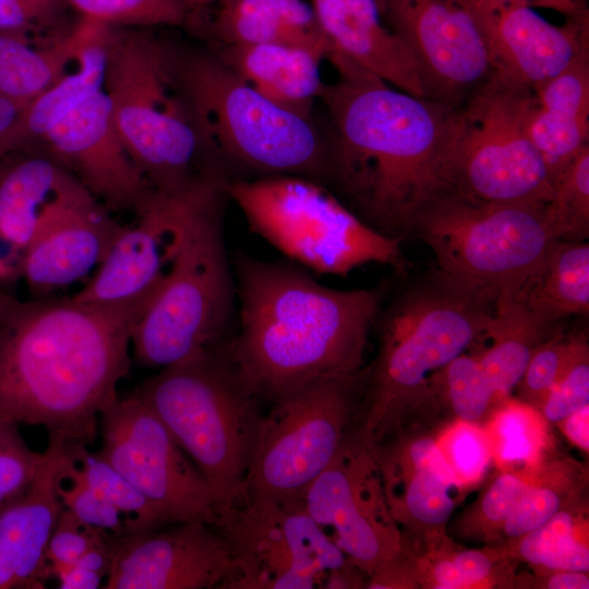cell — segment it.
Returning a JSON list of instances; mask_svg holds the SVG:
<instances>
[{"label":"cell","instance_id":"6","mask_svg":"<svg viewBox=\"0 0 589 589\" xmlns=\"http://www.w3.org/2000/svg\"><path fill=\"white\" fill-rule=\"evenodd\" d=\"M175 67L202 145L229 181L300 176L324 184L327 140L312 118L263 96L212 49L175 45Z\"/></svg>","mask_w":589,"mask_h":589},{"label":"cell","instance_id":"24","mask_svg":"<svg viewBox=\"0 0 589 589\" xmlns=\"http://www.w3.org/2000/svg\"><path fill=\"white\" fill-rule=\"evenodd\" d=\"M333 57L344 58L389 85L428 98L417 60L392 32L375 0H311Z\"/></svg>","mask_w":589,"mask_h":589},{"label":"cell","instance_id":"25","mask_svg":"<svg viewBox=\"0 0 589 589\" xmlns=\"http://www.w3.org/2000/svg\"><path fill=\"white\" fill-rule=\"evenodd\" d=\"M85 20L86 34L76 55V71L64 74L19 113L0 141V159L14 153L40 151L50 130L103 89L109 26Z\"/></svg>","mask_w":589,"mask_h":589},{"label":"cell","instance_id":"22","mask_svg":"<svg viewBox=\"0 0 589 589\" xmlns=\"http://www.w3.org/2000/svg\"><path fill=\"white\" fill-rule=\"evenodd\" d=\"M190 193L154 192L135 226H124L89 281L74 300L96 305L146 310L176 252Z\"/></svg>","mask_w":589,"mask_h":589},{"label":"cell","instance_id":"39","mask_svg":"<svg viewBox=\"0 0 589 589\" xmlns=\"http://www.w3.org/2000/svg\"><path fill=\"white\" fill-rule=\"evenodd\" d=\"M58 494L64 508L80 521L117 538L128 534L123 515L85 481L65 445Z\"/></svg>","mask_w":589,"mask_h":589},{"label":"cell","instance_id":"10","mask_svg":"<svg viewBox=\"0 0 589 589\" xmlns=\"http://www.w3.org/2000/svg\"><path fill=\"white\" fill-rule=\"evenodd\" d=\"M533 92L489 79L450 112L446 191L491 203L545 205L554 180L527 131Z\"/></svg>","mask_w":589,"mask_h":589},{"label":"cell","instance_id":"17","mask_svg":"<svg viewBox=\"0 0 589 589\" xmlns=\"http://www.w3.org/2000/svg\"><path fill=\"white\" fill-rule=\"evenodd\" d=\"M385 496L401 541L416 552L445 536L459 483L435 434L423 424H400L374 444Z\"/></svg>","mask_w":589,"mask_h":589},{"label":"cell","instance_id":"19","mask_svg":"<svg viewBox=\"0 0 589 589\" xmlns=\"http://www.w3.org/2000/svg\"><path fill=\"white\" fill-rule=\"evenodd\" d=\"M233 562L214 526L183 521L118 538L104 589L221 588Z\"/></svg>","mask_w":589,"mask_h":589},{"label":"cell","instance_id":"9","mask_svg":"<svg viewBox=\"0 0 589 589\" xmlns=\"http://www.w3.org/2000/svg\"><path fill=\"white\" fill-rule=\"evenodd\" d=\"M227 191L252 232L309 272L347 276L369 263L406 269L401 242L366 225L316 180L239 179Z\"/></svg>","mask_w":589,"mask_h":589},{"label":"cell","instance_id":"23","mask_svg":"<svg viewBox=\"0 0 589 589\" xmlns=\"http://www.w3.org/2000/svg\"><path fill=\"white\" fill-rule=\"evenodd\" d=\"M47 458L29 489L0 509V589H44L52 578L47 551L64 506L58 494L64 443L48 437Z\"/></svg>","mask_w":589,"mask_h":589},{"label":"cell","instance_id":"15","mask_svg":"<svg viewBox=\"0 0 589 589\" xmlns=\"http://www.w3.org/2000/svg\"><path fill=\"white\" fill-rule=\"evenodd\" d=\"M303 501L323 532L368 576L401 549L374 444L361 426L306 488Z\"/></svg>","mask_w":589,"mask_h":589},{"label":"cell","instance_id":"45","mask_svg":"<svg viewBox=\"0 0 589 589\" xmlns=\"http://www.w3.org/2000/svg\"><path fill=\"white\" fill-rule=\"evenodd\" d=\"M450 555L466 588L514 587L513 558L504 543L483 549H459L453 543Z\"/></svg>","mask_w":589,"mask_h":589},{"label":"cell","instance_id":"40","mask_svg":"<svg viewBox=\"0 0 589 589\" xmlns=\"http://www.w3.org/2000/svg\"><path fill=\"white\" fill-rule=\"evenodd\" d=\"M586 532H588L587 503H584L565 508L540 527L503 543L513 560H521L532 569H537L553 553Z\"/></svg>","mask_w":589,"mask_h":589},{"label":"cell","instance_id":"37","mask_svg":"<svg viewBox=\"0 0 589 589\" xmlns=\"http://www.w3.org/2000/svg\"><path fill=\"white\" fill-rule=\"evenodd\" d=\"M526 125L529 139L542 156L553 180L589 145V118L541 107L534 95Z\"/></svg>","mask_w":589,"mask_h":589},{"label":"cell","instance_id":"36","mask_svg":"<svg viewBox=\"0 0 589 589\" xmlns=\"http://www.w3.org/2000/svg\"><path fill=\"white\" fill-rule=\"evenodd\" d=\"M549 229L555 240L586 241L589 236V145L555 178L545 205Z\"/></svg>","mask_w":589,"mask_h":589},{"label":"cell","instance_id":"44","mask_svg":"<svg viewBox=\"0 0 589 589\" xmlns=\"http://www.w3.org/2000/svg\"><path fill=\"white\" fill-rule=\"evenodd\" d=\"M572 334L560 329L545 338L532 352L518 381L517 400L539 412L566 363Z\"/></svg>","mask_w":589,"mask_h":589},{"label":"cell","instance_id":"13","mask_svg":"<svg viewBox=\"0 0 589 589\" xmlns=\"http://www.w3.org/2000/svg\"><path fill=\"white\" fill-rule=\"evenodd\" d=\"M233 569L223 589L321 588L347 560L309 514L302 496H252L220 515Z\"/></svg>","mask_w":589,"mask_h":589},{"label":"cell","instance_id":"33","mask_svg":"<svg viewBox=\"0 0 589 589\" xmlns=\"http://www.w3.org/2000/svg\"><path fill=\"white\" fill-rule=\"evenodd\" d=\"M558 329L540 323L514 301L498 306L485 338L490 344L474 354L500 404L515 389L534 349Z\"/></svg>","mask_w":589,"mask_h":589},{"label":"cell","instance_id":"38","mask_svg":"<svg viewBox=\"0 0 589 589\" xmlns=\"http://www.w3.org/2000/svg\"><path fill=\"white\" fill-rule=\"evenodd\" d=\"M530 478V465L498 473L456 521L459 536L486 544L501 542L503 525Z\"/></svg>","mask_w":589,"mask_h":589},{"label":"cell","instance_id":"43","mask_svg":"<svg viewBox=\"0 0 589 589\" xmlns=\"http://www.w3.org/2000/svg\"><path fill=\"white\" fill-rule=\"evenodd\" d=\"M498 411L493 412L495 420L493 423L496 452L504 461H527L533 464L541 456L540 429L533 417L537 410L517 400L509 401L508 398L498 406Z\"/></svg>","mask_w":589,"mask_h":589},{"label":"cell","instance_id":"4","mask_svg":"<svg viewBox=\"0 0 589 589\" xmlns=\"http://www.w3.org/2000/svg\"><path fill=\"white\" fill-rule=\"evenodd\" d=\"M498 294L430 268L406 277L373 323L377 352L361 371L362 431L373 443L407 421L428 377L486 338Z\"/></svg>","mask_w":589,"mask_h":589},{"label":"cell","instance_id":"34","mask_svg":"<svg viewBox=\"0 0 589 589\" xmlns=\"http://www.w3.org/2000/svg\"><path fill=\"white\" fill-rule=\"evenodd\" d=\"M85 481L125 518L128 534L175 524L157 504L145 496L113 467L91 453L87 446L64 443Z\"/></svg>","mask_w":589,"mask_h":589},{"label":"cell","instance_id":"52","mask_svg":"<svg viewBox=\"0 0 589 589\" xmlns=\"http://www.w3.org/2000/svg\"><path fill=\"white\" fill-rule=\"evenodd\" d=\"M52 578H57L61 589H96L103 588L105 578L97 573L77 564L59 566L51 569Z\"/></svg>","mask_w":589,"mask_h":589},{"label":"cell","instance_id":"30","mask_svg":"<svg viewBox=\"0 0 589 589\" xmlns=\"http://www.w3.org/2000/svg\"><path fill=\"white\" fill-rule=\"evenodd\" d=\"M86 27L82 17L71 32L41 47L31 38L0 33V97L25 108L57 83L76 59Z\"/></svg>","mask_w":589,"mask_h":589},{"label":"cell","instance_id":"20","mask_svg":"<svg viewBox=\"0 0 589 589\" xmlns=\"http://www.w3.org/2000/svg\"><path fill=\"white\" fill-rule=\"evenodd\" d=\"M484 36L489 79L533 91L589 52V13L550 23L532 7L494 0H461Z\"/></svg>","mask_w":589,"mask_h":589},{"label":"cell","instance_id":"3","mask_svg":"<svg viewBox=\"0 0 589 589\" xmlns=\"http://www.w3.org/2000/svg\"><path fill=\"white\" fill-rule=\"evenodd\" d=\"M232 268L239 329L227 348L261 401L363 369L387 286L336 289L291 261L247 254L237 255Z\"/></svg>","mask_w":589,"mask_h":589},{"label":"cell","instance_id":"16","mask_svg":"<svg viewBox=\"0 0 589 589\" xmlns=\"http://www.w3.org/2000/svg\"><path fill=\"white\" fill-rule=\"evenodd\" d=\"M386 26L417 60L428 96L457 106L489 80L484 36L461 0H375Z\"/></svg>","mask_w":589,"mask_h":589},{"label":"cell","instance_id":"49","mask_svg":"<svg viewBox=\"0 0 589 589\" xmlns=\"http://www.w3.org/2000/svg\"><path fill=\"white\" fill-rule=\"evenodd\" d=\"M368 589H414L420 588L416 553L401 543L394 556L380 562L369 574Z\"/></svg>","mask_w":589,"mask_h":589},{"label":"cell","instance_id":"55","mask_svg":"<svg viewBox=\"0 0 589 589\" xmlns=\"http://www.w3.org/2000/svg\"><path fill=\"white\" fill-rule=\"evenodd\" d=\"M541 8L552 9L565 17L588 13L585 0H540Z\"/></svg>","mask_w":589,"mask_h":589},{"label":"cell","instance_id":"18","mask_svg":"<svg viewBox=\"0 0 589 589\" xmlns=\"http://www.w3.org/2000/svg\"><path fill=\"white\" fill-rule=\"evenodd\" d=\"M123 227L71 173L24 252L22 277L29 291L45 298L85 277L103 262Z\"/></svg>","mask_w":589,"mask_h":589},{"label":"cell","instance_id":"27","mask_svg":"<svg viewBox=\"0 0 589 589\" xmlns=\"http://www.w3.org/2000/svg\"><path fill=\"white\" fill-rule=\"evenodd\" d=\"M215 45L278 44L328 59L333 48L311 3L303 0H230L205 22Z\"/></svg>","mask_w":589,"mask_h":589},{"label":"cell","instance_id":"32","mask_svg":"<svg viewBox=\"0 0 589 589\" xmlns=\"http://www.w3.org/2000/svg\"><path fill=\"white\" fill-rule=\"evenodd\" d=\"M587 470L570 457H540L530 464L529 481L503 525L501 542L530 532L565 508L587 503Z\"/></svg>","mask_w":589,"mask_h":589},{"label":"cell","instance_id":"51","mask_svg":"<svg viewBox=\"0 0 589 589\" xmlns=\"http://www.w3.org/2000/svg\"><path fill=\"white\" fill-rule=\"evenodd\" d=\"M534 578L526 580L516 577L514 587L542 588V589H588L589 577L587 572H534Z\"/></svg>","mask_w":589,"mask_h":589},{"label":"cell","instance_id":"53","mask_svg":"<svg viewBox=\"0 0 589 589\" xmlns=\"http://www.w3.org/2000/svg\"><path fill=\"white\" fill-rule=\"evenodd\" d=\"M368 574L350 560L326 573L321 588H365Z\"/></svg>","mask_w":589,"mask_h":589},{"label":"cell","instance_id":"7","mask_svg":"<svg viewBox=\"0 0 589 589\" xmlns=\"http://www.w3.org/2000/svg\"><path fill=\"white\" fill-rule=\"evenodd\" d=\"M227 339L161 368L133 390L201 471L218 517L242 498L263 418Z\"/></svg>","mask_w":589,"mask_h":589},{"label":"cell","instance_id":"56","mask_svg":"<svg viewBox=\"0 0 589 589\" xmlns=\"http://www.w3.org/2000/svg\"><path fill=\"white\" fill-rule=\"evenodd\" d=\"M23 109L22 106L0 97V141Z\"/></svg>","mask_w":589,"mask_h":589},{"label":"cell","instance_id":"28","mask_svg":"<svg viewBox=\"0 0 589 589\" xmlns=\"http://www.w3.org/2000/svg\"><path fill=\"white\" fill-rule=\"evenodd\" d=\"M71 172L44 151L0 159V241L24 253Z\"/></svg>","mask_w":589,"mask_h":589},{"label":"cell","instance_id":"21","mask_svg":"<svg viewBox=\"0 0 589 589\" xmlns=\"http://www.w3.org/2000/svg\"><path fill=\"white\" fill-rule=\"evenodd\" d=\"M40 151L60 163L110 212L130 211L137 216L154 194L115 127L104 88L50 130Z\"/></svg>","mask_w":589,"mask_h":589},{"label":"cell","instance_id":"42","mask_svg":"<svg viewBox=\"0 0 589 589\" xmlns=\"http://www.w3.org/2000/svg\"><path fill=\"white\" fill-rule=\"evenodd\" d=\"M46 458V450L27 445L19 424L0 417V509L29 489Z\"/></svg>","mask_w":589,"mask_h":589},{"label":"cell","instance_id":"12","mask_svg":"<svg viewBox=\"0 0 589 589\" xmlns=\"http://www.w3.org/2000/svg\"><path fill=\"white\" fill-rule=\"evenodd\" d=\"M361 371L317 380L272 402L260 424L241 501L303 495L362 426Z\"/></svg>","mask_w":589,"mask_h":589},{"label":"cell","instance_id":"31","mask_svg":"<svg viewBox=\"0 0 589 589\" xmlns=\"http://www.w3.org/2000/svg\"><path fill=\"white\" fill-rule=\"evenodd\" d=\"M498 405L477 356L465 352L428 377L407 421L429 426L433 417H445L477 425Z\"/></svg>","mask_w":589,"mask_h":589},{"label":"cell","instance_id":"41","mask_svg":"<svg viewBox=\"0 0 589 589\" xmlns=\"http://www.w3.org/2000/svg\"><path fill=\"white\" fill-rule=\"evenodd\" d=\"M589 406V346L584 333L572 334L566 363L539 412L558 423Z\"/></svg>","mask_w":589,"mask_h":589},{"label":"cell","instance_id":"47","mask_svg":"<svg viewBox=\"0 0 589 589\" xmlns=\"http://www.w3.org/2000/svg\"><path fill=\"white\" fill-rule=\"evenodd\" d=\"M64 7V0H0V33L31 38L50 27Z\"/></svg>","mask_w":589,"mask_h":589},{"label":"cell","instance_id":"54","mask_svg":"<svg viewBox=\"0 0 589 589\" xmlns=\"http://www.w3.org/2000/svg\"><path fill=\"white\" fill-rule=\"evenodd\" d=\"M588 421L589 406H586L557 423L566 437L586 453L589 448Z\"/></svg>","mask_w":589,"mask_h":589},{"label":"cell","instance_id":"5","mask_svg":"<svg viewBox=\"0 0 589 589\" xmlns=\"http://www.w3.org/2000/svg\"><path fill=\"white\" fill-rule=\"evenodd\" d=\"M103 88L115 127L154 192L178 195L228 179L202 145L169 40L109 26Z\"/></svg>","mask_w":589,"mask_h":589},{"label":"cell","instance_id":"59","mask_svg":"<svg viewBox=\"0 0 589 589\" xmlns=\"http://www.w3.org/2000/svg\"><path fill=\"white\" fill-rule=\"evenodd\" d=\"M503 3H520L529 7H541L540 0H494Z\"/></svg>","mask_w":589,"mask_h":589},{"label":"cell","instance_id":"35","mask_svg":"<svg viewBox=\"0 0 589 589\" xmlns=\"http://www.w3.org/2000/svg\"><path fill=\"white\" fill-rule=\"evenodd\" d=\"M82 17L110 27H197L204 21L187 0H64Z\"/></svg>","mask_w":589,"mask_h":589},{"label":"cell","instance_id":"50","mask_svg":"<svg viewBox=\"0 0 589 589\" xmlns=\"http://www.w3.org/2000/svg\"><path fill=\"white\" fill-rule=\"evenodd\" d=\"M534 572H587L589 570L588 532L582 533L553 553Z\"/></svg>","mask_w":589,"mask_h":589},{"label":"cell","instance_id":"29","mask_svg":"<svg viewBox=\"0 0 589 589\" xmlns=\"http://www.w3.org/2000/svg\"><path fill=\"white\" fill-rule=\"evenodd\" d=\"M510 301L551 327H558V322L570 315L588 314V242L555 240L538 269Z\"/></svg>","mask_w":589,"mask_h":589},{"label":"cell","instance_id":"58","mask_svg":"<svg viewBox=\"0 0 589 589\" xmlns=\"http://www.w3.org/2000/svg\"><path fill=\"white\" fill-rule=\"evenodd\" d=\"M227 1L230 0H189L188 2L194 11L202 13V11L205 10L206 7L213 3H223Z\"/></svg>","mask_w":589,"mask_h":589},{"label":"cell","instance_id":"26","mask_svg":"<svg viewBox=\"0 0 589 589\" xmlns=\"http://www.w3.org/2000/svg\"><path fill=\"white\" fill-rule=\"evenodd\" d=\"M217 56L254 89L276 105L312 118L324 84L318 53L278 44L214 45Z\"/></svg>","mask_w":589,"mask_h":589},{"label":"cell","instance_id":"1","mask_svg":"<svg viewBox=\"0 0 589 589\" xmlns=\"http://www.w3.org/2000/svg\"><path fill=\"white\" fill-rule=\"evenodd\" d=\"M320 99L330 124L324 185L377 232L404 241L419 211L446 191L444 145L455 106L402 92L352 62Z\"/></svg>","mask_w":589,"mask_h":589},{"label":"cell","instance_id":"14","mask_svg":"<svg viewBox=\"0 0 589 589\" xmlns=\"http://www.w3.org/2000/svg\"><path fill=\"white\" fill-rule=\"evenodd\" d=\"M97 455L177 522L215 526L218 515L205 478L156 413L133 392L100 416Z\"/></svg>","mask_w":589,"mask_h":589},{"label":"cell","instance_id":"48","mask_svg":"<svg viewBox=\"0 0 589 589\" xmlns=\"http://www.w3.org/2000/svg\"><path fill=\"white\" fill-rule=\"evenodd\" d=\"M457 429H452L440 449L457 479L459 485L462 481H470L478 477L485 464L488 454L480 435L470 429L472 424L459 422Z\"/></svg>","mask_w":589,"mask_h":589},{"label":"cell","instance_id":"11","mask_svg":"<svg viewBox=\"0 0 589 589\" xmlns=\"http://www.w3.org/2000/svg\"><path fill=\"white\" fill-rule=\"evenodd\" d=\"M545 205L481 202L443 191L419 211L410 235L432 250L438 269L495 291L503 304L555 241Z\"/></svg>","mask_w":589,"mask_h":589},{"label":"cell","instance_id":"2","mask_svg":"<svg viewBox=\"0 0 589 589\" xmlns=\"http://www.w3.org/2000/svg\"><path fill=\"white\" fill-rule=\"evenodd\" d=\"M143 312L72 297L19 300L0 324V417L93 445L130 372L131 334Z\"/></svg>","mask_w":589,"mask_h":589},{"label":"cell","instance_id":"57","mask_svg":"<svg viewBox=\"0 0 589 589\" xmlns=\"http://www.w3.org/2000/svg\"><path fill=\"white\" fill-rule=\"evenodd\" d=\"M19 301L14 296L7 293L0 289V324L7 317L11 309Z\"/></svg>","mask_w":589,"mask_h":589},{"label":"cell","instance_id":"8","mask_svg":"<svg viewBox=\"0 0 589 589\" xmlns=\"http://www.w3.org/2000/svg\"><path fill=\"white\" fill-rule=\"evenodd\" d=\"M227 188L207 183L185 202L168 272L132 329L143 366L161 369L228 338L237 297L224 231Z\"/></svg>","mask_w":589,"mask_h":589},{"label":"cell","instance_id":"46","mask_svg":"<svg viewBox=\"0 0 589 589\" xmlns=\"http://www.w3.org/2000/svg\"><path fill=\"white\" fill-rule=\"evenodd\" d=\"M111 533L80 521L63 508L48 543L50 568L75 563L87 550Z\"/></svg>","mask_w":589,"mask_h":589}]
</instances>
